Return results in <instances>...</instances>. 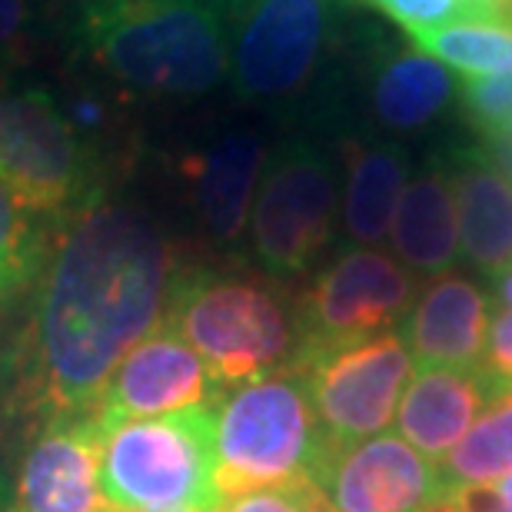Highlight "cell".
<instances>
[{"label": "cell", "mask_w": 512, "mask_h": 512, "mask_svg": "<svg viewBox=\"0 0 512 512\" xmlns=\"http://www.w3.org/2000/svg\"><path fill=\"white\" fill-rule=\"evenodd\" d=\"M170 240L140 203L104 200L64 220L34 283L17 389L40 419L90 413L143 336L163 323Z\"/></svg>", "instance_id": "6da1fadb"}, {"label": "cell", "mask_w": 512, "mask_h": 512, "mask_svg": "<svg viewBox=\"0 0 512 512\" xmlns=\"http://www.w3.org/2000/svg\"><path fill=\"white\" fill-rule=\"evenodd\" d=\"M366 4H373L406 34L433 30L453 24V20H469V0H366Z\"/></svg>", "instance_id": "484cf974"}, {"label": "cell", "mask_w": 512, "mask_h": 512, "mask_svg": "<svg viewBox=\"0 0 512 512\" xmlns=\"http://www.w3.org/2000/svg\"><path fill=\"white\" fill-rule=\"evenodd\" d=\"M104 433L94 409L47 419L27 446L14 512H114L100 489Z\"/></svg>", "instance_id": "4fadbf2b"}, {"label": "cell", "mask_w": 512, "mask_h": 512, "mask_svg": "<svg viewBox=\"0 0 512 512\" xmlns=\"http://www.w3.org/2000/svg\"><path fill=\"white\" fill-rule=\"evenodd\" d=\"M466 117L479 127V133H496L512 127V70L493 77H466L459 90Z\"/></svg>", "instance_id": "cb8c5ba5"}, {"label": "cell", "mask_w": 512, "mask_h": 512, "mask_svg": "<svg viewBox=\"0 0 512 512\" xmlns=\"http://www.w3.org/2000/svg\"><path fill=\"white\" fill-rule=\"evenodd\" d=\"M34 0H0V67L24 60L34 40Z\"/></svg>", "instance_id": "83f0119b"}, {"label": "cell", "mask_w": 512, "mask_h": 512, "mask_svg": "<svg viewBox=\"0 0 512 512\" xmlns=\"http://www.w3.org/2000/svg\"><path fill=\"white\" fill-rule=\"evenodd\" d=\"M266 163L260 130L237 127L183 160V183L200 227L213 243H237L250 223L253 193Z\"/></svg>", "instance_id": "5bb4252c"}, {"label": "cell", "mask_w": 512, "mask_h": 512, "mask_svg": "<svg viewBox=\"0 0 512 512\" xmlns=\"http://www.w3.org/2000/svg\"><path fill=\"white\" fill-rule=\"evenodd\" d=\"M237 97L280 104L310 87L333 34L330 0H220Z\"/></svg>", "instance_id": "ba28073f"}, {"label": "cell", "mask_w": 512, "mask_h": 512, "mask_svg": "<svg viewBox=\"0 0 512 512\" xmlns=\"http://www.w3.org/2000/svg\"><path fill=\"white\" fill-rule=\"evenodd\" d=\"M336 170L310 140H283L263 163L250 207V247L273 280L313 270L336 230Z\"/></svg>", "instance_id": "52a82bcc"}, {"label": "cell", "mask_w": 512, "mask_h": 512, "mask_svg": "<svg viewBox=\"0 0 512 512\" xmlns=\"http://www.w3.org/2000/svg\"><path fill=\"white\" fill-rule=\"evenodd\" d=\"M213 512H333L316 483L270 486L240 493L233 499H220Z\"/></svg>", "instance_id": "d4e9b609"}, {"label": "cell", "mask_w": 512, "mask_h": 512, "mask_svg": "<svg viewBox=\"0 0 512 512\" xmlns=\"http://www.w3.org/2000/svg\"><path fill=\"white\" fill-rule=\"evenodd\" d=\"M413 303L416 276L396 256L376 247L343 250L296 303L300 343L290 366L323 350L393 333V326L406 320Z\"/></svg>", "instance_id": "9c48e42d"}, {"label": "cell", "mask_w": 512, "mask_h": 512, "mask_svg": "<svg viewBox=\"0 0 512 512\" xmlns=\"http://www.w3.org/2000/svg\"><path fill=\"white\" fill-rule=\"evenodd\" d=\"M456 197L459 253L489 276L512 263V183L486 153H459L449 170Z\"/></svg>", "instance_id": "e0dca14e"}, {"label": "cell", "mask_w": 512, "mask_h": 512, "mask_svg": "<svg viewBox=\"0 0 512 512\" xmlns=\"http://www.w3.org/2000/svg\"><path fill=\"white\" fill-rule=\"evenodd\" d=\"M496 296L503 306H512V263L506 266L503 273H496Z\"/></svg>", "instance_id": "4dcf8cb0"}, {"label": "cell", "mask_w": 512, "mask_h": 512, "mask_svg": "<svg viewBox=\"0 0 512 512\" xmlns=\"http://www.w3.org/2000/svg\"><path fill=\"white\" fill-rule=\"evenodd\" d=\"M326 456L320 419L296 370L223 389L213 403V493L233 499L270 486L313 483Z\"/></svg>", "instance_id": "277c9868"}, {"label": "cell", "mask_w": 512, "mask_h": 512, "mask_svg": "<svg viewBox=\"0 0 512 512\" xmlns=\"http://www.w3.org/2000/svg\"><path fill=\"white\" fill-rule=\"evenodd\" d=\"M50 256V233L44 217L0 187V303H14L17 296L34 290Z\"/></svg>", "instance_id": "603a6c76"}, {"label": "cell", "mask_w": 512, "mask_h": 512, "mask_svg": "<svg viewBox=\"0 0 512 512\" xmlns=\"http://www.w3.org/2000/svg\"><path fill=\"white\" fill-rule=\"evenodd\" d=\"M419 54L463 77H493L512 70V20L473 17L409 34Z\"/></svg>", "instance_id": "7402d4cb"}, {"label": "cell", "mask_w": 512, "mask_h": 512, "mask_svg": "<svg viewBox=\"0 0 512 512\" xmlns=\"http://www.w3.org/2000/svg\"><path fill=\"white\" fill-rule=\"evenodd\" d=\"M429 512H506L499 506V499L493 496V489H469V493H453L443 503L433 506Z\"/></svg>", "instance_id": "f1b7e54d"}, {"label": "cell", "mask_w": 512, "mask_h": 512, "mask_svg": "<svg viewBox=\"0 0 512 512\" xmlns=\"http://www.w3.org/2000/svg\"><path fill=\"white\" fill-rule=\"evenodd\" d=\"M489 489H493V496L499 499V506H503L506 512H512V473H506L499 483H493Z\"/></svg>", "instance_id": "1f68e13d"}, {"label": "cell", "mask_w": 512, "mask_h": 512, "mask_svg": "<svg viewBox=\"0 0 512 512\" xmlns=\"http://www.w3.org/2000/svg\"><path fill=\"white\" fill-rule=\"evenodd\" d=\"M409 183V157L389 140L346 143L343 230L360 247H380L393 227L396 203Z\"/></svg>", "instance_id": "ffe728a7"}, {"label": "cell", "mask_w": 512, "mask_h": 512, "mask_svg": "<svg viewBox=\"0 0 512 512\" xmlns=\"http://www.w3.org/2000/svg\"><path fill=\"white\" fill-rule=\"evenodd\" d=\"M0 187L20 207L54 220H70L104 197L94 153L47 90H0Z\"/></svg>", "instance_id": "8992f818"}, {"label": "cell", "mask_w": 512, "mask_h": 512, "mask_svg": "<svg viewBox=\"0 0 512 512\" xmlns=\"http://www.w3.org/2000/svg\"><path fill=\"white\" fill-rule=\"evenodd\" d=\"M77 44L147 97H203L230 74L220 0H80Z\"/></svg>", "instance_id": "7a4b0ae2"}, {"label": "cell", "mask_w": 512, "mask_h": 512, "mask_svg": "<svg viewBox=\"0 0 512 512\" xmlns=\"http://www.w3.org/2000/svg\"><path fill=\"white\" fill-rule=\"evenodd\" d=\"M220 393L223 389L213 383L200 356L170 326L160 323L117 363L94 413L107 429L124 419L210 409Z\"/></svg>", "instance_id": "7c38bea8"}, {"label": "cell", "mask_w": 512, "mask_h": 512, "mask_svg": "<svg viewBox=\"0 0 512 512\" xmlns=\"http://www.w3.org/2000/svg\"><path fill=\"white\" fill-rule=\"evenodd\" d=\"M290 370L303 376L326 449H340L386 433L413 376V356L399 333H380L306 356Z\"/></svg>", "instance_id": "30bf717a"}, {"label": "cell", "mask_w": 512, "mask_h": 512, "mask_svg": "<svg viewBox=\"0 0 512 512\" xmlns=\"http://www.w3.org/2000/svg\"><path fill=\"white\" fill-rule=\"evenodd\" d=\"M489 386L483 373L419 366L396 406V426L409 446L429 463H443L483 409Z\"/></svg>", "instance_id": "2e32d148"}, {"label": "cell", "mask_w": 512, "mask_h": 512, "mask_svg": "<svg viewBox=\"0 0 512 512\" xmlns=\"http://www.w3.org/2000/svg\"><path fill=\"white\" fill-rule=\"evenodd\" d=\"M493 303L469 276L443 273L416 296L406 316V346L419 366L479 373L486 356Z\"/></svg>", "instance_id": "9a60e30c"}, {"label": "cell", "mask_w": 512, "mask_h": 512, "mask_svg": "<svg viewBox=\"0 0 512 512\" xmlns=\"http://www.w3.org/2000/svg\"><path fill=\"white\" fill-rule=\"evenodd\" d=\"M446 496L486 489L512 473V389H499L483 416L449 449L439 466Z\"/></svg>", "instance_id": "44dd1931"}, {"label": "cell", "mask_w": 512, "mask_h": 512, "mask_svg": "<svg viewBox=\"0 0 512 512\" xmlns=\"http://www.w3.org/2000/svg\"><path fill=\"white\" fill-rule=\"evenodd\" d=\"M313 483L333 512H429L446 499L439 466L389 433L326 449Z\"/></svg>", "instance_id": "8fae6325"}, {"label": "cell", "mask_w": 512, "mask_h": 512, "mask_svg": "<svg viewBox=\"0 0 512 512\" xmlns=\"http://www.w3.org/2000/svg\"><path fill=\"white\" fill-rule=\"evenodd\" d=\"M389 243L409 273H449L459 256V227L446 167H426L406 183L389 227Z\"/></svg>", "instance_id": "d6986e66"}, {"label": "cell", "mask_w": 512, "mask_h": 512, "mask_svg": "<svg viewBox=\"0 0 512 512\" xmlns=\"http://www.w3.org/2000/svg\"><path fill=\"white\" fill-rule=\"evenodd\" d=\"M100 489L114 512H213V406L107 426Z\"/></svg>", "instance_id": "5b68a950"}, {"label": "cell", "mask_w": 512, "mask_h": 512, "mask_svg": "<svg viewBox=\"0 0 512 512\" xmlns=\"http://www.w3.org/2000/svg\"><path fill=\"white\" fill-rule=\"evenodd\" d=\"M456 97L453 74L419 50L393 47L373 57L366 74V104L380 127L416 133L436 124Z\"/></svg>", "instance_id": "ac0fdd59"}, {"label": "cell", "mask_w": 512, "mask_h": 512, "mask_svg": "<svg viewBox=\"0 0 512 512\" xmlns=\"http://www.w3.org/2000/svg\"><path fill=\"white\" fill-rule=\"evenodd\" d=\"M473 17L512 20V0H469V20Z\"/></svg>", "instance_id": "f546056e"}, {"label": "cell", "mask_w": 512, "mask_h": 512, "mask_svg": "<svg viewBox=\"0 0 512 512\" xmlns=\"http://www.w3.org/2000/svg\"><path fill=\"white\" fill-rule=\"evenodd\" d=\"M483 380L489 393L512 389V306H499L489 320V340L483 356Z\"/></svg>", "instance_id": "4316f807"}, {"label": "cell", "mask_w": 512, "mask_h": 512, "mask_svg": "<svg viewBox=\"0 0 512 512\" xmlns=\"http://www.w3.org/2000/svg\"><path fill=\"white\" fill-rule=\"evenodd\" d=\"M163 326L200 356L220 389L286 370L300 343L296 306L266 276L210 266L173 270Z\"/></svg>", "instance_id": "3957f363"}]
</instances>
